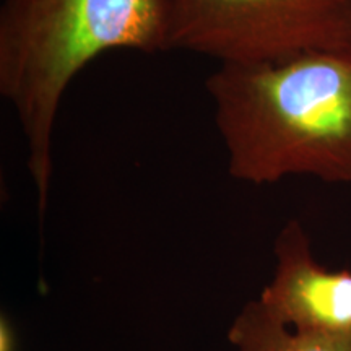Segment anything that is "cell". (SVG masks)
<instances>
[{
	"label": "cell",
	"instance_id": "obj_1",
	"mask_svg": "<svg viewBox=\"0 0 351 351\" xmlns=\"http://www.w3.org/2000/svg\"><path fill=\"white\" fill-rule=\"evenodd\" d=\"M205 88L232 178L351 184V49L219 64Z\"/></svg>",
	"mask_w": 351,
	"mask_h": 351
},
{
	"label": "cell",
	"instance_id": "obj_2",
	"mask_svg": "<svg viewBox=\"0 0 351 351\" xmlns=\"http://www.w3.org/2000/svg\"><path fill=\"white\" fill-rule=\"evenodd\" d=\"M116 49L171 51L168 0H2L0 95L25 134L41 213L65 91L91 60Z\"/></svg>",
	"mask_w": 351,
	"mask_h": 351
},
{
	"label": "cell",
	"instance_id": "obj_3",
	"mask_svg": "<svg viewBox=\"0 0 351 351\" xmlns=\"http://www.w3.org/2000/svg\"><path fill=\"white\" fill-rule=\"evenodd\" d=\"M171 51L219 64L351 49V0H168Z\"/></svg>",
	"mask_w": 351,
	"mask_h": 351
},
{
	"label": "cell",
	"instance_id": "obj_5",
	"mask_svg": "<svg viewBox=\"0 0 351 351\" xmlns=\"http://www.w3.org/2000/svg\"><path fill=\"white\" fill-rule=\"evenodd\" d=\"M228 340L236 351H351V332H298L271 317L261 301H249L232 320Z\"/></svg>",
	"mask_w": 351,
	"mask_h": 351
},
{
	"label": "cell",
	"instance_id": "obj_4",
	"mask_svg": "<svg viewBox=\"0 0 351 351\" xmlns=\"http://www.w3.org/2000/svg\"><path fill=\"white\" fill-rule=\"evenodd\" d=\"M275 256L274 278L258 296L271 317L298 332H351V271L319 265L298 221L278 234Z\"/></svg>",
	"mask_w": 351,
	"mask_h": 351
},
{
	"label": "cell",
	"instance_id": "obj_6",
	"mask_svg": "<svg viewBox=\"0 0 351 351\" xmlns=\"http://www.w3.org/2000/svg\"><path fill=\"white\" fill-rule=\"evenodd\" d=\"M0 351H16V335L5 315L0 319Z\"/></svg>",
	"mask_w": 351,
	"mask_h": 351
}]
</instances>
